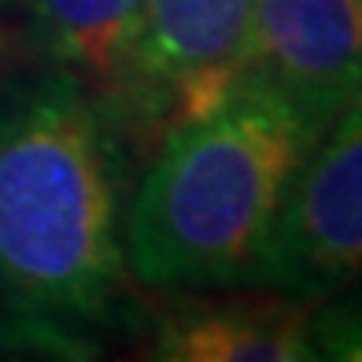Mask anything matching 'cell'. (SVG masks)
I'll use <instances>...</instances> for the list:
<instances>
[{
	"instance_id": "cell-6",
	"label": "cell",
	"mask_w": 362,
	"mask_h": 362,
	"mask_svg": "<svg viewBox=\"0 0 362 362\" xmlns=\"http://www.w3.org/2000/svg\"><path fill=\"white\" fill-rule=\"evenodd\" d=\"M322 303L270 288L233 300H181L159 310L152 358L167 362H296L318 358L315 315Z\"/></svg>"
},
{
	"instance_id": "cell-9",
	"label": "cell",
	"mask_w": 362,
	"mask_h": 362,
	"mask_svg": "<svg viewBox=\"0 0 362 362\" xmlns=\"http://www.w3.org/2000/svg\"><path fill=\"white\" fill-rule=\"evenodd\" d=\"M4 4H15V0H0V8H4Z\"/></svg>"
},
{
	"instance_id": "cell-5",
	"label": "cell",
	"mask_w": 362,
	"mask_h": 362,
	"mask_svg": "<svg viewBox=\"0 0 362 362\" xmlns=\"http://www.w3.org/2000/svg\"><path fill=\"white\" fill-rule=\"evenodd\" d=\"M248 71L322 134L362 93V0H255Z\"/></svg>"
},
{
	"instance_id": "cell-1",
	"label": "cell",
	"mask_w": 362,
	"mask_h": 362,
	"mask_svg": "<svg viewBox=\"0 0 362 362\" xmlns=\"http://www.w3.org/2000/svg\"><path fill=\"white\" fill-rule=\"evenodd\" d=\"M119 152L107 107L63 71L0 100V300L48 348L119 307Z\"/></svg>"
},
{
	"instance_id": "cell-2",
	"label": "cell",
	"mask_w": 362,
	"mask_h": 362,
	"mask_svg": "<svg viewBox=\"0 0 362 362\" xmlns=\"http://www.w3.org/2000/svg\"><path fill=\"white\" fill-rule=\"evenodd\" d=\"M318 137L252 71L204 111L170 126L152 144L122 211L129 281L152 292L244 288Z\"/></svg>"
},
{
	"instance_id": "cell-8",
	"label": "cell",
	"mask_w": 362,
	"mask_h": 362,
	"mask_svg": "<svg viewBox=\"0 0 362 362\" xmlns=\"http://www.w3.org/2000/svg\"><path fill=\"white\" fill-rule=\"evenodd\" d=\"M315 348H318V358L322 355L362 358V307L348 303L344 310H337L329 322H322V337H315Z\"/></svg>"
},
{
	"instance_id": "cell-4",
	"label": "cell",
	"mask_w": 362,
	"mask_h": 362,
	"mask_svg": "<svg viewBox=\"0 0 362 362\" xmlns=\"http://www.w3.org/2000/svg\"><path fill=\"white\" fill-rule=\"evenodd\" d=\"M362 281V93L322 129L296 170L244 288L325 303Z\"/></svg>"
},
{
	"instance_id": "cell-3",
	"label": "cell",
	"mask_w": 362,
	"mask_h": 362,
	"mask_svg": "<svg viewBox=\"0 0 362 362\" xmlns=\"http://www.w3.org/2000/svg\"><path fill=\"white\" fill-rule=\"evenodd\" d=\"M252 23L255 0H148L126 71L96 100L122 137L156 144L248 71Z\"/></svg>"
},
{
	"instance_id": "cell-7",
	"label": "cell",
	"mask_w": 362,
	"mask_h": 362,
	"mask_svg": "<svg viewBox=\"0 0 362 362\" xmlns=\"http://www.w3.org/2000/svg\"><path fill=\"white\" fill-rule=\"evenodd\" d=\"M148 0H30L26 41L52 71L107 96L141 37Z\"/></svg>"
}]
</instances>
